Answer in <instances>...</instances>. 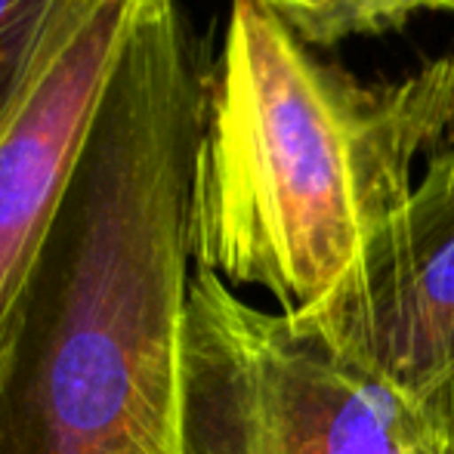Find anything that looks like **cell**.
Instances as JSON below:
<instances>
[{
    "label": "cell",
    "mask_w": 454,
    "mask_h": 454,
    "mask_svg": "<svg viewBox=\"0 0 454 454\" xmlns=\"http://www.w3.org/2000/svg\"><path fill=\"white\" fill-rule=\"evenodd\" d=\"M183 454H451L316 322L245 303L192 272L183 322Z\"/></svg>",
    "instance_id": "3"
},
{
    "label": "cell",
    "mask_w": 454,
    "mask_h": 454,
    "mask_svg": "<svg viewBox=\"0 0 454 454\" xmlns=\"http://www.w3.org/2000/svg\"><path fill=\"white\" fill-rule=\"evenodd\" d=\"M303 318L454 454V137Z\"/></svg>",
    "instance_id": "4"
},
{
    "label": "cell",
    "mask_w": 454,
    "mask_h": 454,
    "mask_svg": "<svg viewBox=\"0 0 454 454\" xmlns=\"http://www.w3.org/2000/svg\"><path fill=\"white\" fill-rule=\"evenodd\" d=\"M306 47H337L347 37L383 35L420 12H454V0H260Z\"/></svg>",
    "instance_id": "6"
},
{
    "label": "cell",
    "mask_w": 454,
    "mask_h": 454,
    "mask_svg": "<svg viewBox=\"0 0 454 454\" xmlns=\"http://www.w3.org/2000/svg\"><path fill=\"white\" fill-rule=\"evenodd\" d=\"M139 0H72L0 124V380L25 294Z\"/></svg>",
    "instance_id": "5"
},
{
    "label": "cell",
    "mask_w": 454,
    "mask_h": 454,
    "mask_svg": "<svg viewBox=\"0 0 454 454\" xmlns=\"http://www.w3.org/2000/svg\"><path fill=\"white\" fill-rule=\"evenodd\" d=\"M451 137L454 56L368 84L260 0H232L204 106L195 266L306 316Z\"/></svg>",
    "instance_id": "2"
},
{
    "label": "cell",
    "mask_w": 454,
    "mask_h": 454,
    "mask_svg": "<svg viewBox=\"0 0 454 454\" xmlns=\"http://www.w3.org/2000/svg\"><path fill=\"white\" fill-rule=\"evenodd\" d=\"M72 0H0V124Z\"/></svg>",
    "instance_id": "7"
},
{
    "label": "cell",
    "mask_w": 454,
    "mask_h": 454,
    "mask_svg": "<svg viewBox=\"0 0 454 454\" xmlns=\"http://www.w3.org/2000/svg\"><path fill=\"white\" fill-rule=\"evenodd\" d=\"M207 81L180 0H139L25 294L0 454H183Z\"/></svg>",
    "instance_id": "1"
}]
</instances>
